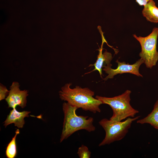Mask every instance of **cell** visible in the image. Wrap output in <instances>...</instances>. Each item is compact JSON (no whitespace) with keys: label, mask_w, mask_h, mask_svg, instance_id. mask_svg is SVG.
Masks as SVG:
<instances>
[{"label":"cell","mask_w":158,"mask_h":158,"mask_svg":"<svg viewBox=\"0 0 158 158\" xmlns=\"http://www.w3.org/2000/svg\"><path fill=\"white\" fill-rule=\"evenodd\" d=\"M71 83L66 84L59 92L60 98L70 104L89 111L94 113L100 112V105L102 104L99 100L93 97L94 92L88 88H82L79 86L71 88Z\"/></svg>","instance_id":"1"},{"label":"cell","mask_w":158,"mask_h":158,"mask_svg":"<svg viewBox=\"0 0 158 158\" xmlns=\"http://www.w3.org/2000/svg\"><path fill=\"white\" fill-rule=\"evenodd\" d=\"M62 109L64 117L60 142L79 130H85L89 132L95 130V127L93 124V118L77 115L76 111L78 108L77 107L64 102Z\"/></svg>","instance_id":"2"},{"label":"cell","mask_w":158,"mask_h":158,"mask_svg":"<svg viewBox=\"0 0 158 158\" xmlns=\"http://www.w3.org/2000/svg\"><path fill=\"white\" fill-rule=\"evenodd\" d=\"M131 92L130 90H127L122 94L113 97L97 95L95 98L102 104L109 105L112 109L113 114L110 120L121 121L128 117H134L139 113L138 111L133 108L130 104Z\"/></svg>","instance_id":"3"},{"label":"cell","mask_w":158,"mask_h":158,"mask_svg":"<svg viewBox=\"0 0 158 158\" xmlns=\"http://www.w3.org/2000/svg\"><path fill=\"white\" fill-rule=\"evenodd\" d=\"M140 116L128 117L123 121H115L104 118L99 122V124L105 132V136L99 146L109 145L120 140L126 136L133 121L138 120Z\"/></svg>","instance_id":"4"},{"label":"cell","mask_w":158,"mask_h":158,"mask_svg":"<svg viewBox=\"0 0 158 158\" xmlns=\"http://www.w3.org/2000/svg\"><path fill=\"white\" fill-rule=\"evenodd\" d=\"M133 35L141 46L139 56L144 61L146 67L152 68L158 61V51L157 49L158 28L154 27L151 33L145 37H138L135 34Z\"/></svg>","instance_id":"5"},{"label":"cell","mask_w":158,"mask_h":158,"mask_svg":"<svg viewBox=\"0 0 158 158\" xmlns=\"http://www.w3.org/2000/svg\"><path fill=\"white\" fill-rule=\"evenodd\" d=\"M118 64V66L116 69L111 68L112 65L105 66L102 70L108 74L104 78V80H107L109 79L113 78L114 76L118 74L128 73L133 74L138 77H142L143 76L139 72V68L141 65L144 63V61L140 58L134 63L130 64L128 63L120 62L118 60L116 61Z\"/></svg>","instance_id":"6"},{"label":"cell","mask_w":158,"mask_h":158,"mask_svg":"<svg viewBox=\"0 0 158 158\" xmlns=\"http://www.w3.org/2000/svg\"><path fill=\"white\" fill-rule=\"evenodd\" d=\"M17 82H13L10 87L9 94L6 98L8 108H15L18 106L23 108L26 106L27 97L28 95L27 90H20Z\"/></svg>","instance_id":"7"},{"label":"cell","mask_w":158,"mask_h":158,"mask_svg":"<svg viewBox=\"0 0 158 158\" xmlns=\"http://www.w3.org/2000/svg\"><path fill=\"white\" fill-rule=\"evenodd\" d=\"M99 31L101 34L102 37V45L101 47L98 49L99 53L96 62L93 64H90L89 66V67L94 66L95 68L92 71L89 73H87L86 74L97 70L98 71L101 77H102V68L105 66L112 65L110 63L112 59V57L111 54L106 51L102 53L103 44L104 42H106V41L103 35V32L100 30H99Z\"/></svg>","instance_id":"8"},{"label":"cell","mask_w":158,"mask_h":158,"mask_svg":"<svg viewBox=\"0 0 158 158\" xmlns=\"http://www.w3.org/2000/svg\"><path fill=\"white\" fill-rule=\"evenodd\" d=\"M30 113V111H25L20 112L16 108L13 109L4 122V125L6 127L9 124L14 123L18 128H22L25 123L24 118L29 117Z\"/></svg>","instance_id":"9"},{"label":"cell","mask_w":158,"mask_h":158,"mask_svg":"<svg viewBox=\"0 0 158 158\" xmlns=\"http://www.w3.org/2000/svg\"><path fill=\"white\" fill-rule=\"evenodd\" d=\"M142 13L147 21L154 23H158V8L153 0L144 6Z\"/></svg>","instance_id":"10"},{"label":"cell","mask_w":158,"mask_h":158,"mask_svg":"<svg viewBox=\"0 0 158 158\" xmlns=\"http://www.w3.org/2000/svg\"><path fill=\"white\" fill-rule=\"evenodd\" d=\"M137 123L141 124H150L158 130V99L155 102L152 111L145 117L138 120Z\"/></svg>","instance_id":"11"},{"label":"cell","mask_w":158,"mask_h":158,"mask_svg":"<svg viewBox=\"0 0 158 158\" xmlns=\"http://www.w3.org/2000/svg\"><path fill=\"white\" fill-rule=\"evenodd\" d=\"M19 133L20 130L18 129L15 131L14 136L6 147V155L8 158H14L16 157L17 151L16 139L17 135Z\"/></svg>","instance_id":"12"},{"label":"cell","mask_w":158,"mask_h":158,"mask_svg":"<svg viewBox=\"0 0 158 158\" xmlns=\"http://www.w3.org/2000/svg\"><path fill=\"white\" fill-rule=\"evenodd\" d=\"M77 154L80 158H89L91 152L87 146L83 145L78 148Z\"/></svg>","instance_id":"13"},{"label":"cell","mask_w":158,"mask_h":158,"mask_svg":"<svg viewBox=\"0 0 158 158\" xmlns=\"http://www.w3.org/2000/svg\"><path fill=\"white\" fill-rule=\"evenodd\" d=\"M9 91L8 90L6 87L1 83L0 85V101L6 98L8 95Z\"/></svg>","instance_id":"14"},{"label":"cell","mask_w":158,"mask_h":158,"mask_svg":"<svg viewBox=\"0 0 158 158\" xmlns=\"http://www.w3.org/2000/svg\"><path fill=\"white\" fill-rule=\"evenodd\" d=\"M153 0H135L136 2L140 6H144L148 3Z\"/></svg>","instance_id":"15"}]
</instances>
